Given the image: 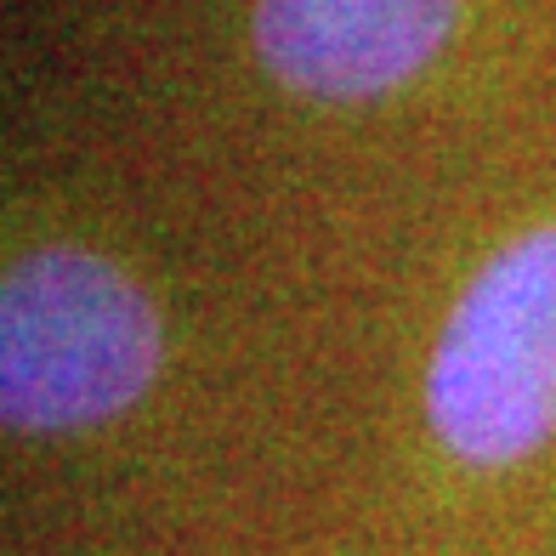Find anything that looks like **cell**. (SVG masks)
I'll return each instance as SVG.
<instances>
[{
    "instance_id": "1",
    "label": "cell",
    "mask_w": 556,
    "mask_h": 556,
    "mask_svg": "<svg viewBox=\"0 0 556 556\" xmlns=\"http://www.w3.org/2000/svg\"><path fill=\"white\" fill-rule=\"evenodd\" d=\"M160 369L154 307L86 250H40L0 295V409L23 432H58L125 409Z\"/></svg>"
},
{
    "instance_id": "3",
    "label": "cell",
    "mask_w": 556,
    "mask_h": 556,
    "mask_svg": "<svg viewBox=\"0 0 556 556\" xmlns=\"http://www.w3.org/2000/svg\"><path fill=\"white\" fill-rule=\"evenodd\" d=\"M460 0H256V46L278 80L369 97L438 52Z\"/></svg>"
},
{
    "instance_id": "2",
    "label": "cell",
    "mask_w": 556,
    "mask_h": 556,
    "mask_svg": "<svg viewBox=\"0 0 556 556\" xmlns=\"http://www.w3.org/2000/svg\"><path fill=\"white\" fill-rule=\"evenodd\" d=\"M426 409L466 460H517L556 432V227L477 273L432 352Z\"/></svg>"
}]
</instances>
